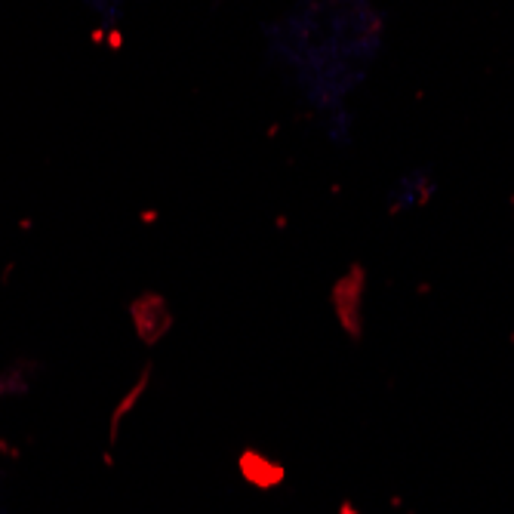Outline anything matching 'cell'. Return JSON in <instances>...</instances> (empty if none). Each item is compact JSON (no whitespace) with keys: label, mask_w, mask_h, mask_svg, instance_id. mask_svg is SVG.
Masks as SVG:
<instances>
[{"label":"cell","mask_w":514,"mask_h":514,"mask_svg":"<svg viewBox=\"0 0 514 514\" xmlns=\"http://www.w3.org/2000/svg\"><path fill=\"white\" fill-rule=\"evenodd\" d=\"M363 283H360V271H354V280H342L339 290H336V305H339V317L342 324H348L351 330H358V302H354V296H360Z\"/></svg>","instance_id":"1"},{"label":"cell","mask_w":514,"mask_h":514,"mask_svg":"<svg viewBox=\"0 0 514 514\" xmlns=\"http://www.w3.org/2000/svg\"><path fill=\"white\" fill-rule=\"evenodd\" d=\"M342 514H354V511L351 508H342Z\"/></svg>","instance_id":"2"}]
</instances>
